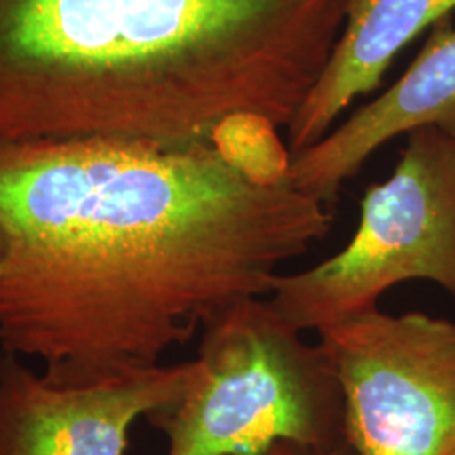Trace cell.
<instances>
[{
  "label": "cell",
  "instance_id": "6da1fadb",
  "mask_svg": "<svg viewBox=\"0 0 455 455\" xmlns=\"http://www.w3.org/2000/svg\"><path fill=\"white\" fill-rule=\"evenodd\" d=\"M331 227L212 142L0 139V346L63 387L159 366Z\"/></svg>",
  "mask_w": 455,
  "mask_h": 455
},
{
  "label": "cell",
  "instance_id": "7a4b0ae2",
  "mask_svg": "<svg viewBox=\"0 0 455 455\" xmlns=\"http://www.w3.org/2000/svg\"><path fill=\"white\" fill-rule=\"evenodd\" d=\"M349 0H0V139L210 142L257 114L289 127Z\"/></svg>",
  "mask_w": 455,
  "mask_h": 455
},
{
  "label": "cell",
  "instance_id": "3957f363",
  "mask_svg": "<svg viewBox=\"0 0 455 455\" xmlns=\"http://www.w3.org/2000/svg\"><path fill=\"white\" fill-rule=\"evenodd\" d=\"M201 334L195 381L147 417L167 437V455H260L280 440L315 449L346 442L331 359L268 297L235 304Z\"/></svg>",
  "mask_w": 455,
  "mask_h": 455
},
{
  "label": "cell",
  "instance_id": "277c9868",
  "mask_svg": "<svg viewBox=\"0 0 455 455\" xmlns=\"http://www.w3.org/2000/svg\"><path fill=\"white\" fill-rule=\"evenodd\" d=\"M407 280H428L455 299V133H408L400 163L361 201L355 236L299 274H280L270 304L300 332L379 307Z\"/></svg>",
  "mask_w": 455,
  "mask_h": 455
},
{
  "label": "cell",
  "instance_id": "5b68a950",
  "mask_svg": "<svg viewBox=\"0 0 455 455\" xmlns=\"http://www.w3.org/2000/svg\"><path fill=\"white\" fill-rule=\"evenodd\" d=\"M355 455H455V321L363 310L317 331Z\"/></svg>",
  "mask_w": 455,
  "mask_h": 455
},
{
  "label": "cell",
  "instance_id": "8992f818",
  "mask_svg": "<svg viewBox=\"0 0 455 455\" xmlns=\"http://www.w3.org/2000/svg\"><path fill=\"white\" fill-rule=\"evenodd\" d=\"M197 359L82 387H63L19 358L0 361V455H124L140 419L178 402Z\"/></svg>",
  "mask_w": 455,
  "mask_h": 455
},
{
  "label": "cell",
  "instance_id": "52a82bcc",
  "mask_svg": "<svg viewBox=\"0 0 455 455\" xmlns=\"http://www.w3.org/2000/svg\"><path fill=\"white\" fill-rule=\"evenodd\" d=\"M440 127L455 133V28L452 17L434 24L420 54L405 75L341 127L292 156L293 188L331 206L342 184L391 139Z\"/></svg>",
  "mask_w": 455,
  "mask_h": 455
},
{
  "label": "cell",
  "instance_id": "ba28073f",
  "mask_svg": "<svg viewBox=\"0 0 455 455\" xmlns=\"http://www.w3.org/2000/svg\"><path fill=\"white\" fill-rule=\"evenodd\" d=\"M454 9L455 0H349L324 73L287 127L291 154L317 144L359 95L373 92L411 39Z\"/></svg>",
  "mask_w": 455,
  "mask_h": 455
},
{
  "label": "cell",
  "instance_id": "9c48e42d",
  "mask_svg": "<svg viewBox=\"0 0 455 455\" xmlns=\"http://www.w3.org/2000/svg\"><path fill=\"white\" fill-rule=\"evenodd\" d=\"M218 154L260 184L289 182L292 156L280 142L276 127L257 114H235L216 125L210 137Z\"/></svg>",
  "mask_w": 455,
  "mask_h": 455
},
{
  "label": "cell",
  "instance_id": "30bf717a",
  "mask_svg": "<svg viewBox=\"0 0 455 455\" xmlns=\"http://www.w3.org/2000/svg\"><path fill=\"white\" fill-rule=\"evenodd\" d=\"M260 455H355L353 451L349 449V445L344 442L336 447H329V449H315L309 445H300V443H293V442H285L280 440L274 443L268 451H265Z\"/></svg>",
  "mask_w": 455,
  "mask_h": 455
}]
</instances>
